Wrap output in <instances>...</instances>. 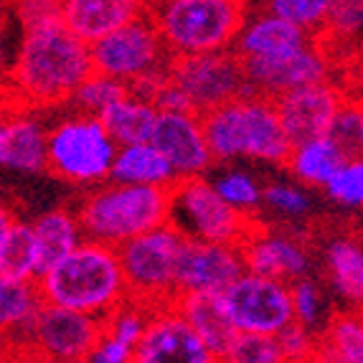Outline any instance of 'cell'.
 Returning a JSON list of instances; mask_svg holds the SVG:
<instances>
[{
	"label": "cell",
	"mask_w": 363,
	"mask_h": 363,
	"mask_svg": "<svg viewBox=\"0 0 363 363\" xmlns=\"http://www.w3.org/2000/svg\"><path fill=\"white\" fill-rule=\"evenodd\" d=\"M89 77V46L77 41L61 18H51L23 28L21 51L3 82L28 115L30 109L69 104L79 84Z\"/></svg>",
	"instance_id": "obj_1"
},
{
	"label": "cell",
	"mask_w": 363,
	"mask_h": 363,
	"mask_svg": "<svg viewBox=\"0 0 363 363\" xmlns=\"http://www.w3.org/2000/svg\"><path fill=\"white\" fill-rule=\"evenodd\" d=\"M43 305L89 318H107L125 305V279L112 247L84 242L36 279Z\"/></svg>",
	"instance_id": "obj_2"
},
{
	"label": "cell",
	"mask_w": 363,
	"mask_h": 363,
	"mask_svg": "<svg viewBox=\"0 0 363 363\" xmlns=\"http://www.w3.org/2000/svg\"><path fill=\"white\" fill-rule=\"evenodd\" d=\"M173 183L170 186H107L91 191L79 203L77 226L89 239L117 249L120 244L168 224Z\"/></svg>",
	"instance_id": "obj_3"
},
{
	"label": "cell",
	"mask_w": 363,
	"mask_h": 363,
	"mask_svg": "<svg viewBox=\"0 0 363 363\" xmlns=\"http://www.w3.org/2000/svg\"><path fill=\"white\" fill-rule=\"evenodd\" d=\"M145 11L170 56L216 54L234 46L247 26L244 0H168L145 3Z\"/></svg>",
	"instance_id": "obj_4"
},
{
	"label": "cell",
	"mask_w": 363,
	"mask_h": 363,
	"mask_svg": "<svg viewBox=\"0 0 363 363\" xmlns=\"http://www.w3.org/2000/svg\"><path fill=\"white\" fill-rule=\"evenodd\" d=\"M199 122L213 163L249 155L279 168H290L292 145L279 128L272 102L236 99L201 115Z\"/></svg>",
	"instance_id": "obj_5"
},
{
	"label": "cell",
	"mask_w": 363,
	"mask_h": 363,
	"mask_svg": "<svg viewBox=\"0 0 363 363\" xmlns=\"http://www.w3.org/2000/svg\"><path fill=\"white\" fill-rule=\"evenodd\" d=\"M168 224L181 231L183 239L234 247L239 252L257 234L269 229L255 213L239 211L218 199L213 186H208L201 176L173 181Z\"/></svg>",
	"instance_id": "obj_6"
},
{
	"label": "cell",
	"mask_w": 363,
	"mask_h": 363,
	"mask_svg": "<svg viewBox=\"0 0 363 363\" xmlns=\"http://www.w3.org/2000/svg\"><path fill=\"white\" fill-rule=\"evenodd\" d=\"M181 242V231L165 224L115 249L125 279V303L145 315L173 310L178 297L173 272Z\"/></svg>",
	"instance_id": "obj_7"
},
{
	"label": "cell",
	"mask_w": 363,
	"mask_h": 363,
	"mask_svg": "<svg viewBox=\"0 0 363 363\" xmlns=\"http://www.w3.org/2000/svg\"><path fill=\"white\" fill-rule=\"evenodd\" d=\"M117 147L107 138L97 117L72 115L46 133L43 170L74 186L102 183L109 178Z\"/></svg>",
	"instance_id": "obj_8"
},
{
	"label": "cell",
	"mask_w": 363,
	"mask_h": 363,
	"mask_svg": "<svg viewBox=\"0 0 363 363\" xmlns=\"http://www.w3.org/2000/svg\"><path fill=\"white\" fill-rule=\"evenodd\" d=\"M168 82L186 94L199 117L236 99H262L259 91L244 79L242 61L234 49L199 56H170Z\"/></svg>",
	"instance_id": "obj_9"
},
{
	"label": "cell",
	"mask_w": 363,
	"mask_h": 363,
	"mask_svg": "<svg viewBox=\"0 0 363 363\" xmlns=\"http://www.w3.org/2000/svg\"><path fill=\"white\" fill-rule=\"evenodd\" d=\"M3 338L28 343L36 353L59 361H86L104 338V323L89 315L43 305L28 325L6 333Z\"/></svg>",
	"instance_id": "obj_10"
},
{
	"label": "cell",
	"mask_w": 363,
	"mask_h": 363,
	"mask_svg": "<svg viewBox=\"0 0 363 363\" xmlns=\"http://www.w3.org/2000/svg\"><path fill=\"white\" fill-rule=\"evenodd\" d=\"M168 59L170 51L157 36L147 11L133 23L122 26L120 30L89 46L91 74L115 79L122 84H128L130 79L150 72V69L163 67L168 64Z\"/></svg>",
	"instance_id": "obj_11"
},
{
	"label": "cell",
	"mask_w": 363,
	"mask_h": 363,
	"mask_svg": "<svg viewBox=\"0 0 363 363\" xmlns=\"http://www.w3.org/2000/svg\"><path fill=\"white\" fill-rule=\"evenodd\" d=\"M221 305L234 330L244 335L274 338L282 328L295 320L290 285L249 272L221 295Z\"/></svg>",
	"instance_id": "obj_12"
},
{
	"label": "cell",
	"mask_w": 363,
	"mask_h": 363,
	"mask_svg": "<svg viewBox=\"0 0 363 363\" xmlns=\"http://www.w3.org/2000/svg\"><path fill=\"white\" fill-rule=\"evenodd\" d=\"M348 97L351 94L343 86L328 82V84L287 91L282 97L272 99L274 115H277L279 128L285 133L292 150L300 145H308L313 140L328 138L335 115L340 112Z\"/></svg>",
	"instance_id": "obj_13"
},
{
	"label": "cell",
	"mask_w": 363,
	"mask_h": 363,
	"mask_svg": "<svg viewBox=\"0 0 363 363\" xmlns=\"http://www.w3.org/2000/svg\"><path fill=\"white\" fill-rule=\"evenodd\" d=\"M244 274H247V267L239 249L183 239L178 247L173 285L178 295H186V292L224 295Z\"/></svg>",
	"instance_id": "obj_14"
},
{
	"label": "cell",
	"mask_w": 363,
	"mask_h": 363,
	"mask_svg": "<svg viewBox=\"0 0 363 363\" xmlns=\"http://www.w3.org/2000/svg\"><path fill=\"white\" fill-rule=\"evenodd\" d=\"M239 61H242L244 79L259 91V97L267 99V102L282 97L287 91L330 82L328 64L310 46H305V49L295 51L290 56H279V59H247V56H239Z\"/></svg>",
	"instance_id": "obj_15"
},
{
	"label": "cell",
	"mask_w": 363,
	"mask_h": 363,
	"mask_svg": "<svg viewBox=\"0 0 363 363\" xmlns=\"http://www.w3.org/2000/svg\"><path fill=\"white\" fill-rule=\"evenodd\" d=\"M147 145L170 165L176 178H196L213 165L199 117L157 112Z\"/></svg>",
	"instance_id": "obj_16"
},
{
	"label": "cell",
	"mask_w": 363,
	"mask_h": 363,
	"mask_svg": "<svg viewBox=\"0 0 363 363\" xmlns=\"http://www.w3.org/2000/svg\"><path fill=\"white\" fill-rule=\"evenodd\" d=\"M133 363H218L176 310L147 318Z\"/></svg>",
	"instance_id": "obj_17"
},
{
	"label": "cell",
	"mask_w": 363,
	"mask_h": 363,
	"mask_svg": "<svg viewBox=\"0 0 363 363\" xmlns=\"http://www.w3.org/2000/svg\"><path fill=\"white\" fill-rule=\"evenodd\" d=\"M61 23L84 46L102 41L145 13L143 0H59Z\"/></svg>",
	"instance_id": "obj_18"
},
{
	"label": "cell",
	"mask_w": 363,
	"mask_h": 363,
	"mask_svg": "<svg viewBox=\"0 0 363 363\" xmlns=\"http://www.w3.org/2000/svg\"><path fill=\"white\" fill-rule=\"evenodd\" d=\"M242 259L249 274L277 279L282 285H292L295 279L305 277V272H308L305 249L285 236H272L269 229L244 244Z\"/></svg>",
	"instance_id": "obj_19"
},
{
	"label": "cell",
	"mask_w": 363,
	"mask_h": 363,
	"mask_svg": "<svg viewBox=\"0 0 363 363\" xmlns=\"http://www.w3.org/2000/svg\"><path fill=\"white\" fill-rule=\"evenodd\" d=\"M173 310L181 315L186 325L194 330L201 338V343L206 345L213 353L216 361L224 358V353L229 351V345L234 343V338L239 333L234 330V325L229 323L221 305V295H208V292H186L178 295Z\"/></svg>",
	"instance_id": "obj_20"
},
{
	"label": "cell",
	"mask_w": 363,
	"mask_h": 363,
	"mask_svg": "<svg viewBox=\"0 0 363 363\" xmlns=\"http://www.w3.org/2000/svg\"><path fill=\"white\" fill-rule=\"evenodd\" d=\"M308 46V36L277 16H257L242 28L231 49L247 59H279Z\"/></svg>",
	"instance_id": "obj_21"
},
{
	"label": "cell",
	"mask_w": 363,
	"mask_h": 363,
	"mask_svg": "<svg viewBox=\"0 0 363 363\" xmlns=\"http://www.w3.org/2000/svg\"><path fill=\"white\" fill-rule=\"evenodd\" d=\"M0 163L16 170H43L46 165V133L28 115L3 122V157Z\"/></svg>",
	"instance_id": "obj_22"
},
{
	"label": "cell",
	"mask_w": 363,
	"mask_h": 363,
	"mask_svg": "<svg viewBox=\"0 0 363 363\" xmlns=\"http://www.w3.org/2000/svg\"><path fill=\"white\" fill-rule=\"evenodd\" d=\"M33 236H36L38 247V272L36 279L43 277L51 267L59 264L67 255H72L79 247V226L77 218L67 208H54L46 211L43 216H38V221L33 226Z\"/></svg>",
	"instance_id": "obj_23"
},
{
	"label": "cell",
	"mask_w": 363,
	"mask_h": 363,
	"mask_svg": "<svg viewBox=\"0 0 363 363\" xmlns=\"http://www.w3.org/2000/svg\"><path fill=\"white\" fill-rule=\"evenodd\" d=\"M157 112L150 104L135 102V99H122V102L109 104L97 115L99 125L107 133V138L115 143V147L145 145L150 140L152 125H155Z\"/></svg>",
	"instance_id": "obj_24"
},
{
	"label": "cell",
	"mask_w": 363,
	"mask_h": 363,
	"mask_svg": "<svg viewBox=\"0 0 363 363\" xmlns=\"http://www.w3.org/2000/svg\"><path fill=\"white\" fill-rule=\"evenodd\" d=\"M109 178L117 186H170L176 181L170 165L147 143L117 147Z\"/></svg>",
	"instance_id": "obj_25"
},
{
	"label": "cell",
	"mask_w": 363,
	"mask_h": 363,
	"mask_svg": "<svg viewBox=\"0 0 363 363\" xmlns=\"http://www.w3.org/2000/svg\"><path fill=\"white\" fill-rule=\"evenodd\" d=\"M325 262L333 277V287L340 295L353 303V308H361L363 297V255L358 234H340L325 249Z\"/></svg>",
	"instance_id": "obj_26"
},
{
	"label": "cell",
	"mask_w": 363,
	"mask_h": 363,
	"mask_svg": "<svg viewBox=\"0 0 363 363\" xmlns=\"http://www.w3.org/2000/svg\"><path fill=\"white\" fill-rule=\"evenodd\" d=\"M38 247L33 229L26 221H13L0 244V277L11 282H36Z\"/></svg>",
	"instance_id": "obj_27"
},
{
	"label": "cell",
	"mask_w": 363,
	"mask_h": 363,
	"mask_svg": "<svg viewBox=\"0 0 363 363\" xmlns=\"http://www.w3.org/2000/svg\"><path fill=\"white\" fill-rule=\"evenodd\" d=\"M340 165H345L343 155L328 138L295 147L290 157V170L310 186H325L338 173Z\"/></svg>",
	"instance_id": "obj_28"
},
{
	"label": "cell",
	"mask_w": 363,
	"mask_h": 363,
	"mask_svg": "<svg viewBox=\"0 0 363 363\" xmlns=\"http://www.w3.org/2000/svg\"><path fill=\"white\" fill-rule=\"evenodd\" d=\"M38 308L41 297L36 282H11L0 277V335L28 325Z\"/></svg>",
	"instance_id": "obj_29"
},
{
	"label": "cell",
	"mask_w": 363,
	"mask_h": 363,
	"mask_svg": "<svg viewBox=\"0 0 363 363\" xmlns=\"http://www.w3.org/2000/svg\"><path fill=\"white\" fill-rule=\"evenodd\" d=\"M320 338L343 358V363H363L361 310L358 308L333 310L328 325L320 330Z\"/></svg>",
	"instance_id": "obj_30"
},
{
	"label": "cell",
	"mask_w": 363,
	"mask_h": 363,
	"mask_svg": "<svg viewBox=\"0 0 363 363\" xmlns=\"http://www.w3.org/2000/svg\"><path fill=\"white\" fill-rule=\"evenodd\" d=\"M128 97V86L115 79L99 77V74H91L86 82L79 84V89L72 94L69 104H72L74 115H86V117H97L102 109H107L109 104L122 102Z\"/></svg>",
	"instance_id": "obj_31"
},
{
	"label": "cell",
	"mask_w": 363,
	"mask_h": 363,
	"mask_svg": "<svg viewBox=\"0 0 363 363\" xmlns=\"http://www.w3.org/2000/svg\"><path fill=\"white\" fill-rule=\"evenodd\" d=\"M328 140L338 147L345 163H356L361 160L363 150V115H361V99L348 97L335 115L333 128L328 133Z\"/></svg>",
	"instance_id": "obj_32"
},
{
	"label": "cell",
	"mask_w": 363,
	"mask_h": 363,
	"mask_svg": "<svg viewBox=\"0 0 363 363\" xmlns=\"http://www.w3.org/2000/svg\"><path fill=\"white\" fill-rule=\"evenodd\" d=\"M262 8L269 16H277V18L292 23L310 38L325 23L330 0H272V3H264Z\"/></svg>",
	"instance_id": "obj_33"
},
{
	"label": "cell",
	"mask_w": 363,
	"mask_h": 363,
	"mask_svg": "<svg viewBox=\"0 0 363 363\" xmlns=\"http://www.w3.org/2000/svg\"><path fill=\"white\" fill-rule=\"evenodd\" d=\"M218 363H287V361L279 353L274 338H269V335L239 333Z\"/></svg>",
	"instance_id": "obj_34"
},
{
	"label": "cell",
	"mask_w": 363,
	"mask_h": 363,
	"mask_svg": "<svg viewBox=\"0 0 363 363\" xmlns=\"http://www.w3.org/2000/svg\"><path fill=\"white\" fill-rule=\"evenodd\" d=\"M328 191V196L343 206H361L363 201V163H345L338 168L330 181L323 186Z\"/></svg>",
	"instance_id": "obj_35"
},
{
	"label": "cell",
	"mask_w": 363,
	"mask_h": 363,
	"mask_svg": "<svg viewBox=\"0 0 363 363\" xmlns=\"http://www.w3.org/2000/svg\"><path fill=\"white\" fill-rule=\"evenodd\" d=\"M292 318L303 328H313L320 318V290L310 277H300L290 285Z\"/></svg>",
	"instance_id": "obj_36"
},
{
	"label": "cell",
	"mask_w": 363,
	"mask_h": 363,
	"mask_svg": "<svg viewBox=\"0 0 363 363\" xmlns=\"http://www.w3.org/2000/svg\"><path fill=\"white\" fill-rule=\"evenodd\" d=\"M213 191L218 194V199H224L229 206L239 208V211L255 208L262 199V191L257 188V183L244 173H229L213 186Z\"/></svg>",
	"instance_id": "obj_37"
},
{
	"label": "cell",
	"mask_w": 363,
	"mask_h": 363,
	"mask_svg": "<svg viewBox=\"0 0 363 363\" xmlns=\"http://www.w3.org/2000/svg\"><path fill=\"white\" fill-rule=\"evenodd\" d=\"M277 340V348L282 353L287 363H308L313 356V345H315V333H310L308 328H303L300 323L292 320L290 325H285L274 335Z\"/></svg>",
	"instance_id": "obj_38"
},
{
	"label": "cell",
	"mask_w": 363,
	"mask_h": 363,
	"mask_svg": "<svg viewBox=\"0 0 363 363\" xmlns=\"http://www.w3.org/2000/svg\"><path fill=\"white\" fill-rule=\"evenodd\" d=\"M262 199H267L274 208L285 213H305L308 211V199L297 188L290 186H267Z\"/></svg>",
	"instance_id": "obj_39"
},
{
	"label": "cell",
	"mask_w": 363,
	"mask_h": 363,
	"mask_svg": "<svg viewBox=\"0 0 363 363\" xmlns=\"http://www.w3.org/2000/svg\"><path fill=\"white\" fill-rule=\"evenodd\" d=\"M133 353H135V348L104 335L97 348L89 353L86 363H133Z\"/></svg>",
	"instance_id": "obj_40"
},
{
	"label": "cell",
	"mask_w": 363,
	"mask_h": 363,
	"mask_svg": "<svg viewBox=\"0 0 363 363\" xmlns=\"http://www.w3.org/2000/svg\"><path fill=\"white\" fill-rule=\"evenodd\" d=\"M13 221H16L13 211L8 206H3V203H0V244H3V239H6V234H8V229H11Z\"/></svg>",
	"instance_id": "obj_41"
},
{
	"label": "cell",
	"mask_w": 363,
	"mask_h": 363,
	"mask_svg": "<svg viewBox=\"0 0 363 363\" xmlns=\"http://www.w3.org/2000/svg\"><path fill=\"white\" fill-rule=\"evenodd\" d=\"M3 28H6V18L0 16V82H3Z\"/></svg>",
	"instance_id": "obj_42"
},
{
	"label": "cell",
	"mask_w": 363,
	"mask_h": 363,
	"mask_svg": "<svg viewBox=\"0 0 363 363\" xmlns=\"http://www.w3.org/2000/svg\"><path fill=\"white\" fill-rule=\"evenodd\" d=\"M0 157H3V117H0Z\"/></svg>",
	"instance_id": "obj_43"
},
{
	"label": "cell",
	"mask_w": 363,
	"mask_h": 363,
	"mask_svg": "<svg viewBox=\"0 0 363 363\" xmlns=\"http://www.w3.org/2000/svg\"><path fill=\"white\" fill-rule=\"evenodd\" d=\"M0 363H8V361H6V358H3V356H0Z\"/></svg>",
	"instance_id": "obj_44"
},
{
	"label": "cell",
	"mask_w": 363,
	"mask_h": 363,
	"mask_svg": "<svg viewBox=\"0 0 363 363\" xmlns=\"http://www.w3.org/2000/svg\"><path fill=\"white\" fill-rule=\"evenodd\" d=\"M0 343H3V335H0Z\"/></svg>",
	"instance_id": "obj_45"
}]
</instances>
